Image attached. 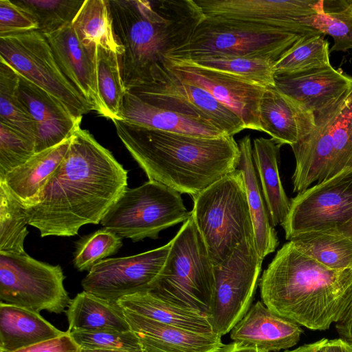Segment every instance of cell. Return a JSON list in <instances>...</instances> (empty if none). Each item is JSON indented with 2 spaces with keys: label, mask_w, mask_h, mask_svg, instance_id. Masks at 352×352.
I'll list each match as a JSON object with an SVG mask.
<instances>
[{
  "label": "cell",
  "mask_w": 352,
  "mask_h": 352,
  "mask_svg": "<svg viewBox=\"0 0 352 352\" xmlns=\"http://www.w3.org/2000/svg\"><path fill=\"white\" fill-rule=\"evenodd\" d=\"M328 339L322 338L319 340L305 344L292 350H285L283 352H324Z\"/></svg>",
  "instance_id": "47"
},
{
  "label": "cell",
  "mask_w": 352,
  "mask_h": 352,
  "mask_svg": "<svg viewBox=\"0 0 352 352\" xmlns=\"http://www.w3.org/2000/svg\"><path fill=\"white\" fill-rule=\"evenodd\" d=\"M19 82V74L0 60V122L20 131L36 144V125L20 99Z\"/></svg>",
  "instance_id": "36"
},
{
  "label": "cell",
  "mask_w": 352,
  "mask_h": 352,
  "mask_svg": "<svg viewBox=\"0 0 352 352\" xmlns=\"http://www.w3.org/2000/svg\"><path fill=\"white\" fill-rule=\"evenodd\" d=\"M127 91L138 87L157 64L185 45L205 14L195 0H110Z\"/></svg>",
  "instance_id": "4"
},
{
  "label": "cell",
  "mask_w": 352,
  "mask_h": 352,
  "mask_svg": "<svg viewBox=\"0 0 352 352\" xmlns=\"http://www.w3.org/2000/svg\"><path fill=\"white\" fill-rule=\"evenodd\" d=\"M0 60L60 101L76 118L92 110L60 68L45 36L38 30L0 37Z\"/></svg>",
  "instance_id": "11"
},
{
  "label": "cell",
  "mask_w": 352,
  "mask_h": 352,
  "mask_svg": "<svg viewBox=\"0 0 352 352\" xmlns=\"http://www.w3.org/2000/svg\"><path fill=\"white\" fill-rule=\"evenodd\" d=\"M84 1L12 0V1L33 16L38 23V31L45 35L71 25Z\"/></svg>",
  "instance_id": "39"
},
{
  "label": "cell",
  "mask_w": 352,
  "mask_h": 352,
  "mask_svg": "<svg viewBox=\"0 0 352 352\" xmlns=\"http://www.w3.org/2000/svg\"><path fill=\"white\" fill-rule=\"evenodd\" d=\"M71 139L72 137L55 146L36 153L0 182L6 185L24 207L30 206L65 157Z\"/></svg>",
  "instance_id": "26"
},
{
  "label": "cell",
  "mask_w": 352,
  "mask_h": 352,
  "mask_svg": "<svg viewBox=\"0 0 352 352\" xmlns=\"http://www.w3.org/2000/svg\"><path fill=\"white\" fill-rule=\"evenodd\" d=\"M61 267L39 261L25 252L0 253L1 302L39 313L60 314L71 299Z\"/></svg>",
  "instance_id": "12"
},
{
  "label": "cell",
  "mask_w": 352,
  "mask_h": 352,
  "mask_svg": "<svg viewBox=\"0 0 352 352\" xmlns=\"http://www.w3.org/2000/svg\"><path fill=\"white\" fill-rule=\"evenodd\" d=\"M81 348L67 330L59 336L14 352H80Z\"/></svg>",
  "instance_id": "44"
},
{
  "label": "cell",
  "mask_w": 352,
  "mask_h": 352,
  "mask_svg": "<svg viewBox=\"0 0 352 352\" xmlns=\"http://www.w3.org/2000/svg\"><path fill=\"white\" fill-rule=\"evenodd\" d=\"M280 146L272 138L262 137L254 138L252 143L253 161L273 227L283 223L291 206L279 175Z\"/></svg>",
  "instance_id": "28"
},
{
  "label": "cell",
  "mask_w": 352,
  "mask_h": 352,
  "mask_svg": "<svg viewBox=\"0 0 352 352\" xmlns=\"http://www.w3.org/2000/svg\"><path fill=\"white\" fill-rule=\"evenodd\" d=\"M263 258L254 239L243 241L222 263L214 265V285L207 314L214 334L231 331L250 308Z\"/></svg>",
  "instance_id": "10"
},
{
  "label": "cell",
  "mask_w": 352,
  "mask_h": 352,
  "mask_svg": "<svg viewBox=\"0 0 352 352\" xmlns=\"http://www.w3.org/2000/svg\"><path fill=\"white\" fill-rule=\"evenodd\" d=\"M39 313L0 303V352H14L63 334Z\"/></svg>",
  "instance_id": "27"
},
{
  "label": "cell",
  "mask_w": 352,
  "mask_h": 352,
  "mask_svg": "<svg viewBox=\"0 0 352 352\" xmlns=\"http://www.w3.org/2000/svg\"><path fill=\"white\" fill-rule=\"evenodd\" d=\"M122 309L144 352H221L224 346L214 333L192 331Z\"/></svg>",
  "instance_id": "20"
},
{
  "label": "cell",
  "mask_w": 352,
  "mask_h": 352,
  "mask_svg": "<svg viewBox=\"0 0 352 352\" xmlns=\"http://www.w3.org/2000/svg\"><path fill=\"white\" fill-rule=\"evenodd\" d=\"M170 245V241L138 254L100 261L82 279L83 291L111 302L151 291L165 266Z\"/></svg>",
  "instance_id": "15"
},
{
  "label": "cell",
  "mask_w": 352,
  "mask_h": 352,
  "mask_svg": "<svg viewBox=\"0 0 352 352\" xmlns=\"http://www.w3.org/2000/svg\"><path fill=\"white\" fill-rule=\"evenodd\" d=\"M71 336L81 349L89 350L143 351L132 330L72 331Z\"/></svg>",
  "instance_id": "42"
},
{
  "label": "cell",
  "mask_w": 352,
  "mask_h": 352,
  "mask_svg": "<svg viewBox=\"0 0 352 352\" xmlns=\"http://www.w3.org/2000/svg\"><path fill=\"white\" fill-rule=\"evenodd\" d=\"M311 27L333 39V52L352 50V5L348 0H318Z\"/></svg>",
  "instance_id": "35"
},
{
  "label": "cell",
  "mask_w": 352,
  "mask_h": 352,
  "mask_svg": "<svg viewBox=\"0 0 352 352\" xmlns=\"http://www.w3.org/2000/svg\"><path fill=\"white\" fill-rule=\"evenodd\" d=\"M122 246V237L102 228L81 237L76 243L73 263L78 271H89L96 264L113 255Z\"/></svg>",
  "instance_id": "40"
},
{
  "label": "cell",
  "mask_w": 352,
  "mask_h": 352,
  "mask_svg": "<svg viewBox=\"0 0 352 352\" xmlns=\"http://www.w3.org/2000/svg\"><path fill=\"white\" fill-rule=\"evenodd\" d=\"M72 26L94 62L97 47L120 57L123 54L124 47L113 29L109 0H85Z\"/></svg>",
  "instance_id": "30"
},
{
  "label": "cell",
  "mask_w": 352,
  "mask_h": 352,
  "mask_svg": "<svg viewBox=\"0 0 352 352\" xmlns=\"http://www.w3.org/2000/svg\"><path fill=\"white\" fill-rule=\"evenodd\" d=\"M335 229L352 240V219Z\"/></svg>",
  "instance_id": "49"
},
{
  "label": "cell",
  "mask_w": 352,
  "mask_h": 352,
  "mask_svg": "<svg viewBox=\"0 0 352 352\" xmlns=\"http://www.w3.org/2000/svg\"><path fill=\"white\" fill-rule=\"evenodd\" d=\"M348 1L352 5V0H348Z\"/></svg>",
  "instance_id": "51"
},
{
  "label": "cell",
  "mask_w": 352,
  "mask_h": 352,
  "mask_svg": "<svg viewBox=\"0 0 352 352\" xmlns=\"http://www.w3.org/2000/svg\"><path fill=\"white\" fill-rule=\"evenodd\" d=\"M24 206L0 182V253H23L28 234Z\"/></svg>",
  "instance_id": "38"
},
{
  "label": "cell",
  "mask_w": 352,
  "mask_h": 352,
  "mask_svg": "<svg viewBox=\"0 0 352 352\" xmlns=\"http://www.w3.org/2000/svg\"><path fill=\"white\" fill-rule=\"evenodd\" d=\"M118 305L151 320L201 333H214L207 315L181 307L151 292L121 298Z\"/></svg>",
  "instance_id": "29"
},
{
  "label": "cell",
  "mask_w": 352,
  "mask_h": 352,
  "mask_svg": "<svg viewBox=\"0 0 352 352\" xmlns=\"http://www.w3.org/2000/svg\"><path fill=\"white\" fill-rule=\"evenodd\" d=\"M164 63L180 78L207 90L235 113L245 129L262 131L259 104L265 87L182 60L166 57Z\"/></svg>",
  "instance_id": "17"
},
{
  "label": "cell",
  "mask_w": 352,
  "mask_h": 352,
  "mask_svg": "<svg viewBox=\"0 0 352 352\" xmlns=\"http://www.w3.org/2000/svg\"><path fill=\"white\" fill-rule=\"evenodd\" d=\"M221 352H268L256 346L245 344L241 342H232L228 344H224Z\"/></svg>",
  "instance_id": "48"
},
{
  "label": "cell",
  "mask_w": 352,
  "mask_h": 352,
  "mask_svg": "<svg viewBox=\"0 0 352 352\" xmlns=\"http://www.w3.org/2000/svg\"><path fill=\"white\" fill-rule=\"evenodd\" d=\"M275 87L315 120L352 89V77L331 65L304 73L274 76Z\"/></svg>",
  "instance_id": "18"
},
{
  "label": "cell",
  "mask_w": 352,
  "mask_h": 352,
  "mask_svg": "<svg viewBox=\"0 0 352 352\" xmlns=\"http://www.w3.org/2000/svg\"><path fill=\"white\" fill-rule=\"evenodd\" d=\"M240 156L237 169L241 171L251 214L254 242L260 256L264 258L274 252L279 241L277 232L272 226L252 157V144L250 135L239 140Z\"/></svg>",
  "instance_id": "25"
},
{
  "label": "cell",
  "mask_w": 352,
  "mask_h": 352,
  "mask_svg": "<svg viewBox=\"0 0 352 352\" xmlns=\"http://www.w3.org/2000/svg\"><path fill=\"white\" fill-rule=\"evenodd\" d=\"M19 94L36 129V153L69 139L79 129L82 119L75 118L53 96L19 75Z\"/></svg>",
  "instance_id": "19"
},
{
  "label": "cell",
  "mask_w": 352,
  "mask_h": 352,
  "mask_svg": "<svg viewBox=\"0 0 352 352\" xmlns=\"http://www.w3.org/2000/svg\"><path fill=\"white\" fill-rule=\"evenodd\" d=\"M80 352H144V351H104V350H89V349H81Z\"/></svg>",
  "instance_id": "50"
},
{
  "label": "cell",
  "mask_w": 352,
  "mask_h": 352,
  "mask_svg": "<svg viewBox=\"0 0 352 352\" xmlns=\"http://www.w3.org/2000/svg\"><path fill=\"white\" fill-rule=\"evenodd\" d=\"M170 243L163 271L149 292L207 315L214 291V265L191 214Z\"/></svg>",
  "instance_id": "8"
},
{
  "label": "cell",
  "mask_w": 352,
  "mask_h": 352,
  "mask_svg": "<svg viewBox=\"0 0 352 352\" xmlns=\"http://www.w3.org/2000/svg\"><path fill=\"white\" fill-rule=\"evenodd\" d=\"M281 225L285 239L309 231L337 228L352 219V168L315 184L291 200Z\"/></svg>",
  "instance_id": "14"
},
{
  "label": "cell",
  "mask_w": 352,
  "mask_h": 352,
  "mask_svg": "<svg viewBox=\"0 0 352 352\" xmlns=\"http://www.w3.org/2000/svg\"><path fill=\"white\" fill-rule=\"evenodd\" d=\"M191 217L214 265L243 241L254 239L242 173L239 169L192 197Z\"/></svg>",
  "instance_id": "5"
},
{
  "label": "cell",
  "mask_w": 352,
  "mask_h": 352,
  "mask_svg": "<svg viewBox=\"0 0 352 352\" xmlns=\"http://www.w3.org/2000/svg\"><path fill=\"white\" fill-rule=\"evenodd\" d=\"M335 328L340 338L352 344V298L343 316L336 323Z\"/></svg>",
  "instance_id": "45"
},
{
  "label": "cell",
  "mask_w": 352,
  "mask_h": 352,
  "mask_svg": "<svg viewBox=\"0 0 352 352\" xmlns=\"http://www.w3.org/2000/svg\"><path fill=\"white\" fill-rule=\"evenodd\" d=\"M120 56L115 52L97 47L94 64L96 88L102 107L101 116L122 120V108L126 93L121 72Z\"/></svg>",
  "instance_id": "33"
},
{
  "label": "cell",
  "mask_w": 352,
  "mask_h": 352,
  "mask_svg": "<svg viewBox=\"0 0 352 352\" xmlns=\"http://www.w3.org/2000/svg\"><path fill=\"white\" fill-rule=\"evenodd\" d=\"M301 37L271 28L206 16L189 41L166 57H243L276 63Z\"/></svg>",
  "instance_id": "7"
},
{
  "label": "cell",
  "mask_w": 352,
  "mask_h": 352,
  "mask_svg": "<svg viewBox=\"0 0 352 352\" xmlns=\"http://www.w3.org/2000/svg\"><path fill=\"white\" fill-rule=\"evenodd\" d=\"M262 132L280 145L290 146L306 137L315 126L314 115L280 92L267 87L259 104Z\"/></svg>",
  "instance_id": "23"
},
{
  "label": "cell",
  "mask_w": 352,
  "mask_h": 352,
  "mask_svg": "<svg viewBox=\"0 0 352 352\" xmlns=\"http://www.w3.org/2000/svg\"><path fill=\"white\" fill-rule=\"evenodd\" d=\"M181 194L157 182L126 188L102 217L100 223L133 241L157 239L159 233L185 222L190 216Z\"/></svg>",
  "instance_id": "9"
},
{
  "label": "cell",
  "mask_w": 352,
  "mask_h": 352,
  "mask_svg": "<svg viewBox=\"0 0 352 352\" xmlns=\"http://www.w3.org/2000/svg\"><path fill=\"white\" fill-rule=\"evenodd\" d=\"M127 170L85 129L72 136L69 149L34 202L24 207L28 224L41 237L72 236L98 224L127 188Z\"/></svg>",
  "instance_id": "1"
},
{
  "label": "cell",
  "mask_w": 352,
  "mask_h": 352,
  "mask_svg": "<svg viewBox=\"0 0 352 352\" xmlns=\"http://www.w3.org/2000/svg\"><path fill=\"white\" fill-rule=\"evenodd\" d=\"M62 72L98 114L102 107L96 88L94 60L71 25L44 35Z\"/></svg>",
  "instance_id": "22"
},
{
  "label": "cell",
  "mask_w": 352,
  "mask_h": 352,
  "mask_svg": "<svg viewBox=\"0 0 352 352\" xmlns=\"http://www.w3.org/2000/svg\"><path fill=\"white\" fill-rule=\"evenodd\" d=\"M35 148L34 140L0 122V179L32 157Z\"/></svg>",
  "instance_id": "41"
},
{
  "label": "cell",
  "mask_w": 352,
  "mask_h": 352,
  "mask_svg": "<svg viewBox=\"0 0 352 352\" xmlns=\"http://www.w3.org/2000/svg\"><path fill=\"white\" fill-rule=\"evenodd\" d=\"M120 140L148 180L193 197L237 168L234 136H195L112 121Z\"/></svg>",
  "instance_id": "2"
},
{
  "label": "cell",
  "mask_w": 352,
  "mask_h": 352,
  "mask_svg": "<svg viewBox=\"0 0 352 352\" xmlns=\"http://www.w3.org/2000/svg\"><path fill=\"white\" fill-rule=\"evenodd\" d=\"M129 92L152 104L210 123L229 135L245 129L241 120L207 90L180 78L164 62Z\"/></svg>",
  "instance_id": "13"
},
{
  "label": "cell",
  "mask_w": 352,
  "mask_h": 352,
  "mask_svg": "<svg viewBox=\"0 0 352 352\" xmlns=\"http://www.w3.org/2000/svg\"><path fill=\"white\" fill-rule=\"evenodd\" d=\"M315 123L306 137L291 146L297 194L352 168V89Z\"/></svg>",
  "instance_id": "6"
},
{
  "label": "cell",
  "mask_w": 352,
  "mask_h": 352,
  "mask_svg": "<svg viewBox=\"0 0 352 352\" xmlns=\"http://www.w3.org/2000/svg\"><path fill=\"white\" fill-rule=\"evenodd\" d=\"M303 333L301 326L283 318L257 301L232 328L233 342L256 346L268 352L296 345Z\"/></svg>",
  "instance_id": "21"
},
{
  "label": "cell",
  "mask_w": 352,
  "mask_h": 352,
  "mask_svg": "<svg viewBox=\"0 0 352 352\" xmlns=\"http://www.w3.org/2000/svg\"><path fill=\"white\" fill-rule=\"evenodd\" d=\"M289 241L304 254L327 268L352 269V240L335 228L305 232Z\"/></svg>",
  "instance_id": "32"
},
{
  "label": "cell",
  "mask_w": 352,
  "mask_h": 352,
  "mask_svg": "<svg viewBox=\"0 0 352 352\" xmlns=\"http://www.w3.org/2000/svg\"><path fill=\"white\" fill-rule=\"evenodd\" d=\"M324 352H352V344L342 338L328 340Z\"/></svg>",
  "instance_id": "46"
},
{
  "label": "cell",
  "mask_w": 352,
  "mask_h": 352,
  "mask_svg": "<svg viewBox=\"0 0 352 352\" xmlns=\"http://www.w3.org/2000/svg\"><path fill=\"white\" fill-rule=\"evenodd\" d=\"M182 60L228 74L262 87H275L274 71L275 63L271 60L221 56H205Z\"/></svg>",
  "instance_id": "37"
},
{
  "label": "cell",
  "mask_w": 352,
  "mask_h": 352,
  "mask_svg": "<svg viewBox=\"0 0 352 352\" xmlns=\"http://www.w3.org/2000/svg\"><path fill=\"white\" fill-rule=\"evenodd\" d=\"M36 19L10 0H0V37L38 30Z\"/></svg>",
  "instance_id": "43"
},
{
  "label": "cell",
  "mask_w": 352,
  "mask_h": 352,
  "mask_svg": "<svg viewBox=\"0 0 352 352\" xmlns=\"http://www.w3.org/2000/svg\"><path fill=\"white\" fill-rule=\"evenodd\" d=\"M264 305L312 331H326L352 298V269L334 270L301 252L291 241L279 249L258 282Z\"/></svg>",
  "instance_id": "3"
},
{
  "label": "cell",
  "mask_w": 352,
  "mask_h": 352,
  "mask_svg": "<svg viewBox=\"0 0 352 352\" xmlns=\"http://www.w3.org/2000/svg\"><path fill=\"white\" fill-rule=\"evenodd\" d=\"M69 332L131 330L123 309L111 302L83 291L72 299L65 311Z\"/></svg>",
  "instance_id": "31"
},
{
  "label": "cell",
  "mask_w": 352,
  "mask_h": 352,
  "mask_svg": "<svg viewBox=\"0 0 352 352\" xmlns=\"http://www.w3.org/2000/svg\"><path fill=\"white\" fill-rule=\"evenodd\" d=\"M195 1L206 16L255 24L301 36L322 35L311 27L318 0Z\"/></svg>",
  "instance_id": "16"
},
{
  "label": "cell",
  "mask_w": 352,
  "mask_h": 352,
  "mask_svg": "<svg viewBox=\"0 0 352 352\" xmlns=\"http://www.w3.org/2000/svg\"><path fill=\"white\" fill-rule=\"evenodd\" d=\"M329 42L322 35L301 37L274 64L275 76L304 73L331 66Z\"/></svg>",
  "instance_id": "34"
},
{
  "label": "cell",
  "mask_w": 352,
  "mask_h": 352,
  "mask_svg": "<svg viewBox=\"0 0 352 352\" xmlns=\"http://www.w3.org/2000/svg\"><path fill=\"white\" fill-rule=\"evenodd\" d=\"M122 118L148 129L195 136L217 138L228 135L210 123L152 104L129 91L123 100Z\"/></svg>",
  "instance_id": "24"
}]
</instances>
